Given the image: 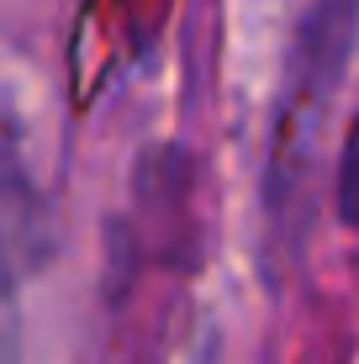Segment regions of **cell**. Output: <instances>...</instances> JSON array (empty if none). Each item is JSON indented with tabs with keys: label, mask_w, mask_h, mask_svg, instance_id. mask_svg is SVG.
Listing matches in <instances>:
<instances>
[{
	"label": "cell",
	"mask_w": 359,
	"mask_h": 364,
	"mask_svg": "<svg viewBox=\"0 0 359 364\" xmlns=\"http://www.w3.org/2000/svg\"><path fill=\"white\" fill-rule=\"evenodd\" d=\"M359 37V0H312L296 21L291 64H286V100L275 117V174L301 169V137L338 95L343 64Z\"/></svg>",
	"instance_id": "6da1fadb"
},
{
	"label": "cell",
	"mask_w": 359,
	"mask_h": 364,
	"mask_svg": "<svg viewBox=\"0 0 359 364\" xmlns=\"http://www.w3.org/2000/svg\"><path fill=\"white\" fill-rule=\"evenodd\" d=\"M333 206H338V222L359 237V117L349 137L338 148V169H333Z\"/></svg>",
	"instance_id": "7a4b0ae2"
},
{
	"label": "cell",
	"mask_w": 359,
	"mask_h": 364,
	"mask_svg": "<svg viewBox=\"0 0 359 364\" xmlns=\"http://www.w3.org/2000/svg\"><path fill=\"white\" fill-rule=\"evenodd\" d=\"M0 364H21V301L6 243H0Z\"/></svg>",
	"instance_id": "3957f363"
}]
</instances>
